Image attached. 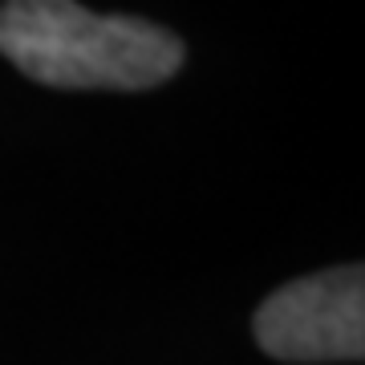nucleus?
I'll use <instances>...</instances> for the list:
<instances>
[{
    "label": "nucleus",
    "mask_w": 365,
    "mask_h": 365,
    "mask_svg": "<svg viewBox=\"0 0 365 365\" xmlns=\"http://www.w3.org/2000/svg\"><path fill=\"white\" fill-rule=\"evenodd\" d=\"M0 53L57 90H150L182 66V41L170 29L90 13L78 0H4Z\"/></svg>",
    "instance_id": "f257e3e1"
},
{
    "label": "nucleus",
    "mask_w": 365,
    "mask_h": 365,
    "mask_svg": "<svg viewBox=\"0 0 365 365\" xmlns=\"http://www.w3.org/2000/svg\"><path fill=\"white\" fill-rule=\"evenodd\" d=\"M256 341L276 361H361L365 276L357 264L300 276L256 313Z\"/></svg>",
    "instance_id": "f03ea898"
}]
</instances>
